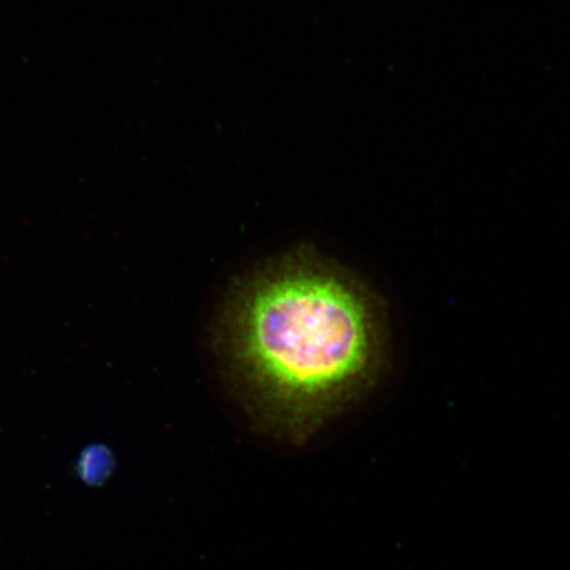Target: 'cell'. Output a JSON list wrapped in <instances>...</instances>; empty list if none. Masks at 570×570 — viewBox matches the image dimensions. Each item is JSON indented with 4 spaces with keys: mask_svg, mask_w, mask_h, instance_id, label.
<instances>
[{
    "mask_svg": "<svg viewBox=\"0 0 570 570\" xmlns=\"http://www.w3.org/2000/svg\"><path fill=\"white\" fill-rule=\"evenodd\" d=\"M116 461L105 448H91L77 462V474L88 487H102L109 480Z\"/></svg>",
    "mask_w": 570,
    "mask_h": 570,
    "instance_id": "obj_2",
    "label": "cell"
},
{
    "mask_svg": "<svg viewBox=\"0 0 570 570\" xmlns=\"http://www.w3.org/2000/svg\"><path fill=\"white\" fill-rule=\"evenodd\" d=\"M220 380L255 431L303 444L390 370L389 305L344 263L285 249L235 279L213 321Z\"/></svg>",
    "mask_w": 570,
    "mask_h": 570,
    "instance_id": "obj_1",
    "label": "cell"
}]
</instances>
